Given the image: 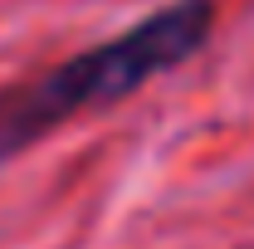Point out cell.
I'll return each mask as SVG.
<instances>
[{"mask_svg": "<svg viewBox=\"0 0 254 249\" xmlns=\"http://www.w3.org/2000/svg\"><path fill=\"white\" fill-rule=\"evenodd\" d=\"M210 30H215V0H166L137 25L5 88L0 93V161L20 156L68 118L132 98L152 78L181 68L205 49Z\"/></svg>", "mask_w": 254, "mask_h": 249, "instance_id": "1", "label": "cell"}]
</instances>
